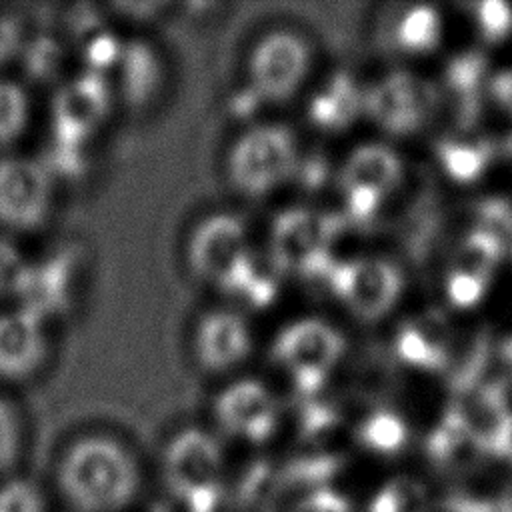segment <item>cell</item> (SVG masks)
Segmentation results:
<instances>
[{
	"instance_id": "cell-32",
	"label": "cell",
	"mask_w": 512,
	"mask_h": 512,
	"mask_svg": "<svg viewBox=\"0 0 512 512\" xmlns=\"http://www.w3.org/2000/svg\"><path fill=\"white\" fill-rule=\"evenodd\" d=\"M20 448V424L12 406L0 396V472L6 470Z\"/></svg>"
},
{
	"instance_id": "cell-33",
	"label": "cell",
	"mask_w": 512,
	"mask_h": 512,
	"mask_svg": "<svg viewBox=\"0 0 512 512\" xmlns=\"http://www.w3.org/2000/svg\"><path fill=\"white\" fill-rule=\"evenodd\" d=\"M484 288H486V280L466 276V274H458V272H450L448 282H446L448 298L458 308L474 306L482 298Z\"/></svg>"
},
{
	"instance_id": "cell-8",
	"label": "cell",
	"mask_w": 512,
	"mask_h": 512,
	"mask_svg": "<svg viewBox=\"0 0 512 512\" xmlns=\"http://www.w3.org/2000/svg\"><path fill=\"white\" fill-rule=\"evenodd\" d=\"M54 174L42 160L8 156L0 160V226L34 230L52 210Z\"/></svg>"
},
{
	"instance_id": "cell-1",
	"label": "cell",
	"mask_w": 512,
	"mask_h": 512,
	"mask_svg": "<svg viewBox=\"0 0 512 512\" xmlns=\"http://www.w3.org/2000/svg\"><path fill=\"white\" fill-rule=\"evenodd\" d=\"M298 142L280 124H258L242 132L228 152V178L248 198H264L298 170Z\"/></svg>"
},
{
	"instance_id": "cell-35",
	"label": "cell",
	"mask_w": 512,
	"mask_h": 512,
	"mask_svg": "<svg viewBox=\"0 0 512 512\" xmlns=\"http://www.w3.org/2000/svg\"><path fill=\"white\" fill-rule=\"evenodd\" d=\"M28 492L20 484H8L0 490V512H26Z\"/></svg>"
},
{
	"instance_id": "cell-3",
	"label": "cell",
	"mask_w": 512,
	"mask_h": 512,
	"mask_svg": "<svg viewBox=\"0 0 512 512\" xmlns=\"http://www.w3.org/2000/svg\"><path fill=\"white\" fill-rule=\"evenodd\" d=\"M338 222L310 208H290L276 216L270 230V254L284 272L326 276L336 264L332 246Z\"/></svg>"
},
{
	"instance_id": "cell-2",
	"label": "cell",
	"mask_w": 512,
	"mask_h": 512,
	"mask_svg": "<svg viewBox=\"0 0 512 512\" xmlns=\"http://www.w3.org/2000/svg\"><path fill=\"white\" fill-rule=\"evenodd\" d=\"M346 350L342 332L324 318L306 316L286 324L272 342L276 364L302 390L314 392L328 380Z\"/></svg>"
},
{
	"instance_id": "cell-6",
	"label": "cell",
	"mask_w": 512,
	"mask_h": 512,
	"mask_svg": "<svg viewBox=\"0 0 512 512\" xmlns=\"http://www.w3.org/2000/svg\"><path fill=\"white\" fill-rule=\"evenodd\" d=\"M338 302L360 320L386 316L402 292V274L386 258L354 256L336 260L326 274Z\"/></svg>"
},
{
	"instance_id": "cell-28",
	"label": "cell",
	"mask_w": 512,
	"mask_h": 512,
	"mask_svg": "<svg viewBox=\"0 0 512 512\" xmlns=\"http://www.w3.org/2000/svg\"><path fill=\"white\" fill-rule=\"evenodd\" d=\"M364 436L372 446L380 450H396L406 438V428L396 414L378 412L368 418L364 426Z\"/></svg>"
},
{
	"instance_id": "cell-13",
	"label": "cell",
	"mask_w": 512,
	"mask_h": 512,
	"mask_svg": "<svg viewBox=\"0 0 512 512\" xmlns=\"http://www.w3.org/2000/svg\"><path fill=\"white\" fill-rule=\"evenodd\" d=\"M214 410L226 430L246 438H262L276 422L278 402L264 382L242 378L218 394Z\"/></svg>"
},
{
	"instance_id": "cell-10",
	"label": "cell",
	"mask_w": 512,
	"mask_h": 512,
	"mask_svg": "<svg viewBox=\"0 0 512 512\" xmlns=\"http://www.w3.org/2000/svg\"><path fill=\"white\" fill-rule=\"evenodd\" d=\"M112 108L106 76L84 70L60 84L52 100L54 142L84 146L102 128Z\"/></svg>"
},
{
	"instance_id": "cell-16",
	"label": "cell",
	"mask_w": 512,
	"mask_h": 512,
	"mask_svg": "<svg viewBox=\"0 0 512 512\" xmlns=\"http://www.w3.org/2000/svg\"><path fill=\"white\" fill-rule=\"evenodd\" d=\"M66 474L80 488H118L130 476V460L116 442L108 438H86L70 450Z\"/></svg>"
},
{
	"instance_id": "cell-5",
	"label": "cell",
	"mask_w": 512,
	"mask_h": 512,
	"mask_svg": "<svg viewBox=\"0 0 512 512\" xmlns=\"http://www.w3.org/2000/svg\"><path fill=\"white\" fill-rule=\"evenodd\" d=\"M400 156L384 144H362L354 148L340 166L338 186L350 220L368 222L382 202L404 184Z\"/></svg>"
},
{
	"instance_id": "cell-11",
	"label": "cell",
	"mask_w": 512,
	"mask_h": 512,
	"mask_svg": "<svg viewBox=\"0 0 512 512\" xmlns=\"http://www.w3.org/2000/svg\"><path fill=\"white\" fill-rule=\"evenodd\" d=\"M450 410L486 454H512V410L504 388L476 384L458 392Z\"/></svg>"
},
{
	"instance_id": "cell-37",
	"label": "cell",
	"mask_w": 512,
	"mask_h": 512,
	"mask_svg": "<svg viewBox=\"0 0 512 512\" xmlns=\"http://www.w3.org/2000/svg\"><path fill=\"white\" fill-rule=\"evenodd\" d=\"M510 512H512V510H510Z\"/></svg>"
},
{
	"instance_id": "cell-34",
	"label": "cell",
	"mask_w": 512,
	"mask_h": 512,
	"mask_svg": "<svg viewBox=\"0 0 512 512\" xmlns=\"http://www.w3.org/2000/svg\"><path fill=\"white\" fill-rule=\"evenodd\" d=\"M20 44V30L14 20L8 16H0V64L8 60Z\"/></svg>"
},
{
	"instance_id": "cell-9",
	"label": "cell",
	"mask_w": 512,
	"mask_h": 512,
	"mask_svg": "<svg viewBox=\"0 0 512 512\" xmlns=\"http://www.w3.org/2000/svg\"><path fill=\"white\" fill-rule=\"evenodd\" d=\"M252 246L248 230L232 214H212L192 232L188 242V264L204 282L228 290Z\"/></svg>"
},
{
	"instance_id": "cell-19",
	"label": "cell",
	"mask_w": 512,
	"mask_h": 512,
	"mask_svg": "<svg viewBox=\"0 0 512 512\" xmlns=\"http://www.w3.org/2000/svg\"><path fill=\"white\" fill-rule=\"evenodd\" d=\"M490 360V342L484 332L450 334L444 348L442 372L454 394L476 386Z\"/></svg>"
},
{
	"instance_id": "cell-26",
	"label": "cell",
	"mask_w": 512,
	"mask_h": 512,
	"mask_svg": "<svg viewBox=\"0 0 512 512\" xmlns=\"http://www.w3.org/2000/svg\"><path fill=\"white\" fill-rule=\"evenodd\" d=\"M438 156L444 170L458 182L476 180L490 160L488 144H466L444 140L438 146Z\"/></svg>"
},
{
	"instance_id": "cell-36",
	"label": "cell",
	"mask_w": 512,
	"mask_h": 512,
	"mask_svg": "<svg viewBox=\"0 0 512 512\" xmlns=\"http://www.w3.org/2000/svg\"><path fill=\"white\" fill-rule=\"evenodd\" d=\"M490 90H492L494 98H496L508 112H512V70L498 74V76L492 80Z\"/></svg>"
},
{
	"instance_id": "cell-30",
	"label": "cell",
	"mask_w": 512,
	"mask_h": 512,
	"mask_svg": "<svg viewBox=\"0 0 512 512\" xmlns=\"http://www.w3.org/2000/svg\"><path fill=\"white\" fill-rule=\"evenodd\" d=\"M28 264L16 244L0 238V298L16 296Z\"/></svg>"
},
{
	"instance_id": "cell-23",
	"label": "cell",
	"mask_w": 512,
	"mask_h": 512,
	"mask_svg": "<svg viewBox=\"0 0 512 512\" xmlns=\"http://www.w3.org/2000/svg\"><path fill=\"white\" fill-rule=\"evenodd\" d=\"M502 254H504V250L500 248L498 242H494L484 232L474 230L458 246L450 272L474 276V278L488 282V278Z\"/></svg>"
},
{
	"instance_id": "cell-27",
	"label": "cell",
	"mask_w": 512,
	"mask_h": 512,
	"mask_svg": "<svg viewBox=\"0 0 512 512\" xmlns=\"http://www.w3.org/2000/svg\"><path fill=\"white\" fill-rule=\"evenodd\" d=\"M478 228L494 242L500 244L502 250L512 246V206L504 200H484L478 210Z\"/></svg>"
},
{
	"instance_id": "cell-31",
	"label": "cell",
	"mask_w": 512,
	"mask_h": 512,
	"mask_svg": "<svg viewBox=\"0 0 512 512\" xmlns=\"http://www.w3.org/2000/svg\"><path fill=\"white\" fill-rule=\"evenodd\" d=\"M478 24L486 40H500L512 28V8L500 0H484L478 4Z\"/></svg>"
},
{
	"instance_id": "cell-29",
	"label": "cell",
	"mask_w": 512,
	"mask_h": 512,
	"mask_svg": "<svg viewBox=\"0 0 512 512\" xmlns=\"http://www.w3.org/2000/svg\"><path fill=\"white\" fill-rule=\"evenodd\" d=\"M26 68L32 76L48 80L62 70V48L52 38H38L26 48Z\"/></svg>"
},
{
	"instance_id": "cell-25",
	"label": "cell",
	"mask_w": 512,
	"mask_h": 512,
	"mask_svg": "<svg viewBox=\"0 0 512 512\" xmlns=\"http://www.w3.org/2000/svg\"><path fill=\"white\" fill-rule=\"evenodd\" d=\"M30 100L26 90L8 78H0V146L14 144L26 130Z\"/></svg>"
},
{
	"instance_id": "cell-14",
	"label": "cell",
	"mask_w": 512,
	"mask_h": 512,
	"mask_svg": "<svg viewBox=\"0 0 512 512\" xmlns=\"http://www.w3.org/2000/svg\"><path fill=\"white\" fill-rule=\"evenodd\" d=\"M44 322L22 308L0 314V378L20 380L30 376L44 360Z\"/></svg>"
},
{
	"instance_id": "cell-4",
	"label": "cell",
	"mask_w": 512,
	"mask_h": 512,
	"mask_svg": "<svg viewBox=\"0 0 512 512\" xmlns=\"http://www.w3.org/2000/svg\"><path fill=\"white\" fill-rule=\"evenodd\" d=\"M310 66L312 52L304 36L292 30H272L250 52V94L262 102H286L302 88Z\"/></svg>"
},
{
	"instance_id": "cell-15",
	"label": "cell",
	"mask_w": 512,
	"mask_h": 512,
	"mask_svg": "<svg viewBox=\"0 0 512 512\" xmlns=\"http://www.w3.org/2000/svg\"><path fill=\"white\" fill-rule=\"evenodd\" d=\"M72 262L68 256L28 264L26 274L16 292L18 308L46 322L64 312L72 300Z\"/></svg>"
},
{
	"instance_id": "cell-17",
	"label": "cell",
	"mask_w": 512,
	"mask_h": 512,
	"mask_svg": "<svg viewBox=\"0 0 512 512\" xmlns=\"http://www.w3.org/2000/svg\"><path fill=\"white\" fill-rule=\"evenodd\" d=\"M306 112L314 128L344 132L364 114V88L350 74L336 72L310 96Z\"/></svg>"
},
{
	"instance_id": "cell-7",
	"label": "cell",
	"mask_w": 512,
	"mask_h": 512,
	"mask_svg": "<svg viewBox=\"0 0 512 512\" xmlns=\"http://www.w3.org/2000/svg\"><path fill=\"white\" fill-rule=\"evenodd\" d=\"M436 106V86L410 72H390L364 88V114L394 136L420 128Z\"/></svg>"
},
{
	"instance_id": "cell-22",
	"label": "cell",
	"mask_w": 512,
	"mask_h": 512,
	"mask_svg": "<svg viewBox=\"0 0 512 512\" xmlns=\"http://www.w3.org/2000/svg\"><path fill=\"white\" fill-rule=\"evenodd\" d=\"M430 452L438 464L456 470L458 476L476 466L486 456V452L470 438L452 410H448V414L434 430L430 438Z\"/></svg>"
},
{
	"instance_id": "cell-21",
	"label": "cell",
	"mask_w": 512,
	"mask_h": 512,
	"mask_svg": "<svg viewBox=\"0 0 512 512\" xmlns=\"http://www.w3.org/2000/svg\"><path fill=\"white\" fill-rule=\"evenodd\" d=\"M282 276L284 270L270 254V250L252 248L226 292L242 298L248 306L262 308L276 298Z\"/></svg>"
},
{
	"instance_id": "cell-24",
	"label": "cell",
	"mask_w": 512,
	"mask_h": 512,
	"mask_svg": "<svg viewBox=\"0 0 512 512\" xmlns=\"http://www.w3.org/2000/svg\"><path fill=\"white\" fill-rule=\"evenodd\" d=\"M438 38L440 18L430 6H414L396 22L394 40L406 52L432 50L438 44Z\"/></svg>"
},
{
	"instance_id": "cell-20",
	"label": "cell",
	"mask_w": 512,
	"mask_h": 512,
	"mask_svg": "<svg viewBox=\"0 0 512 512\" xmlns=\"http://www.w3.org/2000/svg\"><path fill=\"white\" fill-rule=\"evenodd\" d=\"M114 68L124 100L134 106L148 102L160 86V60L156 52L140 40L122 44Z\"/></svg>"
},
{
	"instance_id": "cell-12",
	"label": "cell",
	"mask_w": 512,
	"mask_h": 512,
	"mask_svg": "<svg viewBox=\"0 0 512 512\" xmlns=\"http://www.w3.org/2000/svg\"><path fill=\"white\" fill-rule=\"evenodd\" d=\"M252 350V330L234 310L204 314L194 332V354L208 372H226L242 364Z\"/></svg>"
},
{
	"instance_id": "cell-18",
	"label": "cell",
	"mask_w": 512,
	"mask_h": 512,
	"mask_svg": "<svg viewBox=\"0 0 512 512\" xmlns=\"http://www.w3.org/2000/svg\"><path fill=\"white\" fill-rule=\"evenodd\" d=\"M450 338L446 320L440 312H428L406 322L396 336V354L426 370H442L444 348Z\"/></svg>"
}]
</instances>
